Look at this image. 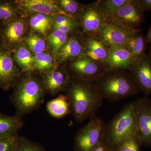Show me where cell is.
<instances>
[{
  "instance_id": "4dcf8cb0",
  "label": "cell",
  "mask_w": 151,
  "mask_h": 151,
  "mask_svg": "<svg viewBox=\"0 0 151 151\" xmlns=\"http://www.w3.org/2000/svg\"><path fill=\"white\" fill-rule=\"evenodd\" d=\"M142 145L139 137H133L122 143L116 151H142Z\"/></svg>"
},
{
  "instance_id": "7402d4cb",
  "label": "cell",
  "mask_w": 151,
  "mask_h": 151,
  "mask_svg": "<svg viewBox=\"0 0 151 151\" xmlns=\"http://www.w3.org/2000/svg\"><path fill=\"white\" fill-rule=\"evenodd\" d=\"M12 54L15 62L22 72H34V55L24 42L17 47Z\"/></svg>"
},
{
  "instance_id": "ba28073f",
  "label": "cell",
  "mask_w": 151,
  "mask_h": 151,
  "mask_svg": "<svg viewBox=\"0 0 151 151\" xmlns=\"http://www.w3.org/2000/svg\"><path fill=\"white\" fill-rule=\"evenodd\" d=\"M109 18L100 9L98 1L85 5L78 19L80 32L84 37H98Z\"/></svg>"
},
{
  "instance_id": "2e32d148",
  "label": "cell",
  "mask_w": 151,
  "mask_h": 151,
  "mask_svg": "<svg viewBox=\"0 0 151 151\" xmlns=\"http://www.w3.org/2000/svg\"><path fill=\"white\" fill-rule=\"evenodd\" d=\"M130 72L138 88L147 94L151 93V61L145 55L131 66Z\"/></svg>"
},
{
  "instance_id": "1f68e13d",
  "label": "cell",
  "mask_w": 151,
  "mask_h": 151,
  "mask_svg": "<svg viewBox=\"0 0 151 151\" xmlns=\"http://www.w3.org/2000/svg\"><path fill=\"white\" fill-rule=\"evenodd\" d=\"M19 137L16 134L0 139V151H16Z\"/></svg>"
},
{
  "instance_id": "7c38bea8",
  "label": "cell",
  "mask_w": 151,
  "mask_h": 151,
  "mask_svg": "<svg viewBox=\"0 0 151 151\" xmlns=\"http://www.w3.org/2000/svg\"><path fill=\"white\" fill-rule=\"evenodd\" d=\"M15 1L22 15L26 17L35 14L52 16L58 14L67 16L60 8L56 0H15Z\"/></svg>"
},
{
  "instance_id": "8d00e7d4",
  "label": "cell",
  "mask_w": 151,
  "mask_h": 151,
  "mask_svg": "<svg viewBox=\"0 0 151 151\" xmlns=\"http://www.w3.org/2000/svg\"></svg>"
},
{
  "instance_id": "e0dca14e",
  "label": "cell",
  "mask_w": 151,
  "mask_h": 151,
  "mask_svg": "<svg viewBox=\"0 0 151 151\" xmlns=\"http://www.w3.org/2000/svg\"><path fill=\"white\" fill-rule=\"evenodd\" d=\"M84 55L95 61L105 63L108 59L111 47L99 37H84Z\"/></svg>"
},
{
  "instance_id": "4fadbf2b",
  "label": "cell",
  "mask_w": 151,
  "mask_h": 151,
  "mask_svg": "<svg viewBox=\"0 0 151 151\" xmlns=\"http://www.w3.org/2000/svg\"><path fill=\"white\" fill-rule=\"evenodd\" d=\"M46 93L55 96L65 92L69 85L70 77L65 64L41 76Z\"/></svg>"
},
{
  "instance_id": "3957f363",
  "label": "cell",
  "mask_w": 151,
  "mask_h": 151,
  "mask_svg": "<svg viewBox=\"0 0 151 151\" xmlns=\"http://www.w3.org/2000/svg\"><path fill=\"white\" fill-rule=\"evenodd\" d=\"M95 83L103 99L110 102L121 101L139 90L131 72L127 70H107Z\"/></svg>"
},
{
  "instance_id": "f546056e",
  "label": "cell",
  "mask_w": 151,
  "mask_h": 151,
  "mask_svg": "<svg viewBox=\"0 0 151 151\" xmlns=\"http://www.w3.org/2000/svg\"><path fill=\"white\" fill-rule=\"evenodd\" d=\"M16 151H47L40 145L24 137H19Z\"/></svg>"
},
{
  "instance_id": "4316f807",
  "label": "cell",
  "mask_w": 151,
  "mask_h": 151,
  "mask_svg": "<svg viewBox=\"0 0 151 151\" xmlns=\"http://www.w3.org/2000/svg\"><path fill=\"white\" fill-rule=\"evenodd\" d=\"M24 43L34 55L48 50L46 37L37 33L30 32Z\"/></svg>"
},
{
  "instance_id": "603a6c76",
  "label": "cell",
  "mask_w": 151,
  "mask_h": 151,
  "mask_svg": "<svg viewBox=\"0 0 151 151\" xmlns=\"http://www.w3.org/2000/svg\"><path fill=\"white\" fill-rule=\"evenodd\" d=\"M46 108L49 115L55 119H62L71 114L68 97L63 94L48 101L46 104Z\"/></svg>"
},
{
  "instance_id": "d6986e66",
  "label": "cell",
  "mask_w": 151,
  "mask_h": 151,
  "mask_svg": "<svg viewBox=\"0 0 151 151\" xmlns=\"http://www.w3.org/2000/svg\"><path fill=\"white\" fill-rule=\"evenodd\" d=\"M54 17L42 14L31 15L27 17L30 32L46 37L52 29Z\"/></svg>"
},
{
  "instance_id": "836d02e7",
  "label": "cell",
  "mask_w": 151,
  "mask_h": 151,
  "mask_svg": "<svg viewBox=\"0 0 151 151\" xmlns=\"http://www.w3.org/2000/svg\"><path fill=\"white\" fill-rule=\"evenodd\" d=\"M90 151H116V150L103 140Z\"/></svg>"
},
{
  "instance_id": "d590c367",
  "label": "cell",
  "mask_w": 151,
  "mask_h": 151,
  "mask_svg": "<svg viewBox=\"0 0 151 151\" xmlns=\"http://www.w3.org/2000/svg\"><path fill=\"white\" fill-rule=\"evenodd\" d=\"M147 39L148 41L151 43V27L149 30L148 33L147 37Z\"/></svg>"
},
{
  "instance_id": "52a82bcc",
  "label": "cell",
  "mask_w": 151,
  "mask_h": 151,
  "mask_svg": "<svg viewBox=\"0 0 151 151\" xmlns=\"http://www.w3.org/2000/svg\"><path fill=\"white\" fill-rule=\"evenodd\" d=\"M29 32L27 17H19L0 26V43L13 53Z\"/></svg>"
},
{
  "instance_id": "5b68a950",
  "label": "cell",
  "mask_w": 151,
  "mask_h": 151,
  "mask_svg": "<svg viewBox=\"0 0 151 151\" xmlns=\"http://www.w3.org/2000/svg\"><path fill=\"white\" fill-rule=\"evenodd\" d=\"M70 78L95 82L108 70L105 63L98 62L82 55L65 63Z\"/></svg>"
},
{
  "instance_id": "9a60e30c",
  "label": "cell",
  "mask_w": 151,
  "mask_h": 151,
  "mask_svg": "<svg viewBox=\"0 0 151 151\" xmlns=\"http://www.w3.org/2000/svg\"><path fill=\"white\" fill-rule=\"evenodd\" d=\"M84 37L80 31L69 35L66 43L56 56L58 65H64L66 63L84 54Z\"/></svg>"
},
{
  "instance_id": "5bb4252c",
  "label": "cell",
  "mask_w": 151,
  "mask_h": 151,
  "mask_svg": "<svg viewBox=\"0 0 151 151\" xmlns=\"http://www.w3.org/2000/svg\"><path fill=\"white\" fill-rule=\"evenodd\" d=\"M144 9L140 1L129 0L125 5L110 17L126 26L137 28L142 22Z\"/></svg>"
},
{
  "instance_id": "8992f818",
  "label": "cell",
  "mask_w": 151,
  "mask_h": 151,
  "mask_svg": "<svg viewBox=\"0 0 151 151\" xmlns=\"http://www.w3.org/2000/svg\"><path fill=\"white\" fill-rule=\"evenodd\" d=\"M105 124L95 116L76 132L74 138L75 151H90L103 140Z\"/></svg>"
},
{
  "instance_id": "484cf974",
  "label": "cell",
  "mask_w": 151,
  "mask_h": 151,
  "mask_svg": "<svg viewBox=\"0 0 151 151\" xmlns=\"http://www.w3.org/2000/svg\"><path fill=\"white\" fill-rule=\"evenodd\" d=\"M69 35L56 29H52L46 37L48 50L56 57L66 43Z\"/></svg>"
},
{
  "instance_id": "e575fe53",
  "label": "cell",
  "mask_w": 151,
  "mask_h": 151,
  "mask_svg": "<svg viewBox=\"0 0 151 151\" xmlns=\"http://www.w3.org/2000/svg\"><path fill=\"white\" fill-rule=\"evenodd\" d=\"M140 2L143 9H151V0H144Z\"/></svg>"
},
{
  "instance_id": "f1b7e54d",
  "label": "cell",
  "mask_w": 151,
  "mask_h": 151,
  "mask_svg": "<svg viewBox=\"0 0 151 151\" xmlns=\"http://www.w3.org/2000/svg\"><path fill=\"white\" fill-rule=\"evenodd\" d=\"M128 1L129 0H99L98 2L101 10L110 18Z\"/></svg>"
},
{
  "instance_id": "6da1fadb",
  "label": "cell",
  "mask_w": 151,
  "mask_h": 151,
  "mask_svg": "<svg viewBox=\"0 0 151 151\" xmlns=\"http://www.w3.org/2000/svg\"><path fill=\"white\" fill-rule=\"evenodd\" d=\"M65 92L69 100L71 114L78 123L95 116L104 100L95 82L70 78Z\"/></svg>"
},
{
  "instance_id": "83f0119b",
  "label": "cell",
  "mask_w": 151,
  "mask_h": 151,
  "mask_svg": "<svg viewBox=\"0 0 151 151\" xmlns=\"http://www.w3.org/2000/svg\"><path fill=\"white\" fill-rule=\"evenodd\" d=\"M56 1L66 15L78 22L79 15L85 5L75 0H56Z\"/></svg>"
},
{
  "instance_id": "cb8c5ba5",
  "label": "cell",
  "mask_w": 151,
  "mask_h": 151,
  "mask_svg": "<svg viewBox=\"0 0 151 151\" xmlns=\"http://www.w3.org/2000/svg\"><path fill=\"white\" fill-rule=\"evenodd\" d=\"M139 32L132 35L129 38L125 46L131 55L132 64L137 62L144 56L145 45V39L139 34Z\"/></svg>"
},
{
  "instance_id": "9c48e42d",
  "label": "cell",
  "mask_w": 151,
  "mask_h": 151,
  "mask_svg": "<svg viewBox=\"0 0 151 151\" xmlns=\"http://www.w3.org/2000/svg\"><path fill=\"white\" fill-rule=\"evenodd\" d=\"M139 30L126 26L117 20L110 18L104 25L98 37L109 47L125 46L129 38Z\"/></svg>"
},
{
  "instance_id": "ffe728a7",
  "label": "cell",
  "mask_w": 151,
  "mask_h": 151,
  "mask_svg": "<svg viewBox=\"0 0 151 151\" xmlns=\"http://www.w3.org/2000/svg\"><path fill=\"white\" fill-rule=\"evenodd\" d=\"M24 124L22 117L16 114L9 116L0 113V139L17 134Z\"/></svg>"
},
{
  "instance_id": "8fae6325",
  "label": "cell",
  "mask_w": 151,
  "mask_h": 151,
  "mask_svg": "<svg viewBox=\"0 0 151 151\" xmlns=\"http://www.w3.org/2000/svg\"><path fill=\"white\" fill-rule=\"evenodd\" d=\"M134 102L139 139L142 145L151 147V101L144 98Z\"/></svg>"
},
{
  "instance_id": "d6a6232c",
  "label": "cell",
  "mask_w": 151,
  "mask_h": 151,
  "mask_svg": "<svg viewBox=\"0 0 151 151\" xmlns=\"http://www.w3.org/2000/svg\"><path fill=\"white\" fill-rule=\"evenodd\" d=\"M53 25H76L80 26L79 22L76 20L63 14H58L55 16Z\"/></svg>"
},
{
  "instance_id": "d4e9b609",
  "label": "cell",
  "mask_w": 151,
  "mask_h": 151,
  "mask_svg": "<svg viewBox=\"0 0 151 151\" xmlns=\"http://www.w3.org/2000/svg\"><path fill=\"white\" fill-rule=\"evenodd\" d=\"M22 16L15 1L0 0V26Z\"/></svg>"
},
{
  "instance_id": "30bf717a",
  "label": "cell",
  "mask_w": 151,
  "mask_h": 151,
  "mask_svg": "<svg viewBox=\"0 0 151 151\" xmlns=\"http://www.w3.org/2000/svg\"><path fill=\"white\" fill-rule=\"evenodd\" d=\"M22 73L14 60L12 53L0 43V88H14Z\"/></svg>"
},
{
  "instance_id": "44dd1931",
  "label": "cell",
  "mask_w": 151,
  "mask_h": 151,
  "mask_svg": "<svg viewBox=\"0 0 151 151\" xmlns=\"http://www.w3.org/2000/svg\"><path fill=\"white\" fill-rule=\"evenodd\" d=\"M60 67L56 57L50 50L34 55V71L36 74L42 76Z\"/></svg>"
},
{
  "instance_id": "7a4b0ae2",
  "label": "cell",
  "mask_w": 151,
  "mask_h": 151,
  "mask_svg": "<svg viewBox=\"0 0 151 151\" xmlns=\"http://www.w3.org/2000/svg\"><path fill=\"white\" fill-rule=\"evenodd\" d=\"M13 88L10 99L22 118L40 108L47 93L41 78L33 72H22Z\"/></svg>"
},
{
  "instance_id": "277c9868",
  "label": "cell",
  "mask_w": 151,
  "mask_h": 151,
  "mask_svg": "<svg viewBox=\"0 0 151 151\" xmlns=\"http://www.w3.org/2000/svg\"><path fill=\"white\" fill-rule=\"evenodd\" d=\"M137 136L134 102L126 104L111 121L105 124L103 140L116 150L126 140Z\"/></svg>"
},
{
  "instance_id": "ac0fdd59",
  "label": "cell",
  "mask_w": 151,
  "mask_h": 151,
  "mask_svg": "<svg viewBox=\"0 0 151 151\" xmlns=\"http://www.w3.org/2000/svg\"><path fill=\"white\" fill-rule=\"evenodd\" d=\"M105 65L108 70H129L132 65V58L129 51L125 46L112 47Z\"/></svg>"
}]
</instances>
